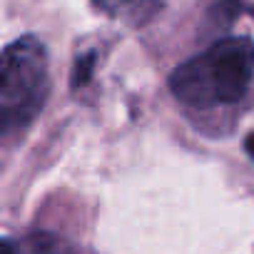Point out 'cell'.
<instances>
[{
	"instance_id": "obj_1",
	"label": "cell",
	"mask_w": 254,
	"mask_h": 254,
	"mask_svg": "<svg viewBox=\"0 0 254 254\" xmlns=\"http://www.w3.org/2000/svg\"><path fill=\"white\" fill-rule=\"evenodd\" d=\"M254 75V43L224 38L182 63L170 75L172 95L190 107H217L239 102Z\"/></svg>"
},
{
	"instance_id": "obj_2",
	"label": "cell",
	"mask_w": 254,
	"mask_h": 254,
	"mask_svg": "<svg viewBox=\"0 0 254 254\" xmlns=\"http://www.w3.org/2000/svg\"><path fill=\"white\" fill-rule=\"evenodd\" d=\"M48 95V53L25 35L0 50V135L30 122Z\"/></svg>"
},
{
	"instance_id": "obj_3",
	"label": "cell",
	"mask_w": 254,
	"mask_h": 254,
	"mask_svg": "<svg viewBox=\"0 0 254 254\" xmlns=\"http://www.w3.org/2000/svg\"><path fill=\"white\" fill-rule=\"evenodd\" d=\"M0 254H75V252L65 239L35 232L20 239H0Z\"/></svg>"
},
{
	"instance_id": "obj_4",
	"label": "cell",
	"mask_w": 254,
	"mask_h": 254,
	"mask_svg": "<svg viewBox=\"0 0 254 254\" xmlns=\"http://www.w3.org/2000/svg\"><path fill=\"white\" fill-rule=\"evenodd\" d=\"M92 67H95V55H92V53L77 58L75 70H72V85H75V87H77V85H87L90 77H92Z\"/></svg>"
},
{
	"instance_id": "obj_5",
	"label": "cell",
	"mask_w": 254,
	"mask_h": 254,
	"mask_svg": "<svg viewBox=\"0 0 254 254\" xmlns=\"http://www.w3.org/2000/svg\"><path fill=\"white\" fill-rule=\"evenodd\" d=\"M145 3H152V0H112L110 13H115V10H120V8H130V10H135V13H142Z\"/></svg>"
},
{
	"instance_id": "obj_6",
	"label": "cell",
	"mask_w": 254,
	"mask_h": 254,
	"mask_svg": "<svg viewBox=\"0 0 254 254\" xmlns=\"http://www.w3.org/2000/svg\"><path fill=\"white\" fill-rule=\"evenodd\" d=\"M244 147H247V152H249V155L254 157V135H249V137H247V142H244Z\"/></svg>"
},
{
	"instance_id": "obj_7",
	"label": "cell",
	"mask_w": 254,
	"mask_h": 254,
	"mask_svg": "<svg viewBox=\"0 0 254 254\" xmlns=\"http://www.w3.org/2000/svg\"><path fill=\"white\" fill-rule=\"evenodd\" d=\"M95 5H100L102 10H107V13H110V8H112V0H95Z\"/></svg>"
}]
</instances>
